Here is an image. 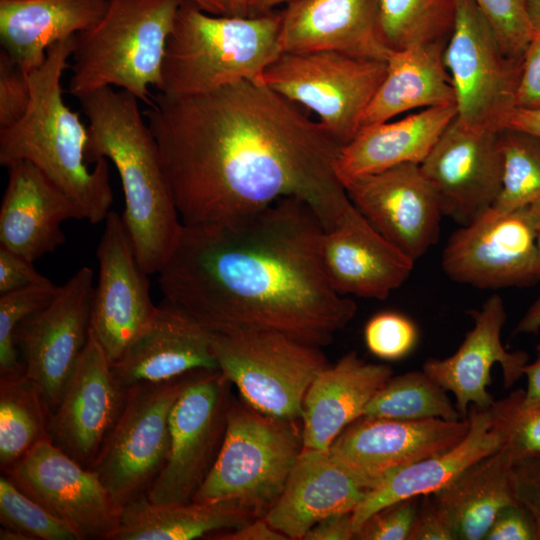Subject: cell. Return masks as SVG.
<instances>
[{"label":"cell","mask_w":540,"mask_h":540,"mask_svg":"<svg viewBox=\"0 0 540 540\" xmlns=\"http://www.w3.org/2000/svg\"><path fill=\"white\" fill-rule=\"evenodd\" d=\"M144 115L183 224L297 197L329 230L352 204L336 172L342 145L258 80L183 97L158 92Z\"/></svg>","instance_id":"1"},{"label":"cell","mask_w":540,"mask_h":540,"mask_svg":"<svg viewBox=\"0 0 540 540\" xmlns=\"http://www.w3.org/2000/svg\"><path fill=\"white\" fill-rule=\"evenodd\" d=\"M324 232L297 197L225 222L182 223L160 290L211 333L275 332L322 348L357 311L327 277Z\"/></svg>","instance_id":"2"},{"label":"cell","mask_w":540,"mask_h":540,"mask_svg":"<svg viewBox=\"0 0 540 540\" xmlns=\"http://www.w3.org/2000/svg\"><path fill=\"white\" fill-rule=\"evenodd\" d=\"M78 100L88 120L87 161L104 158L114 164L125 199L121 218L135 255L147 274L158 273L176 244L182 221L140 100L111 86Z\"/></svg>","instance_id":"3"},{"label":"cell","mask_w":540,"mask_h":540,"mask_svg":"<svg viewBox=\"0 0 540 540\" xmlns=\"http://www.w3.org/2000/svg\"><path fill=\"white\" fill-rule=\"evenodd\" d=\"M75 35L52 45L44 63L29 74L31 99L24 115L0 129V164L35 165L92 224L105 221L113 202L107 159L88 167V129L65 103L62 77Z\"/></svg>","instance_id":"4"},{"label":"cell","mask_w":540,"mask_h":540,"mask_svg":"<svg viewBox=\"0 0 540 540\" xmlns=\"http://www.w3.org/2000/svg\"><path fill=\"white\" fill-rule=\"evenodd\" d=\"M280 24V12L211 15L186 0L166 43L158 92L183 97L240 80H258L282 52Z\"/></svg>","instance_id":"5"},{"label":"cell","mask_w":540,"mask_h":540,"mask_svg":"<svg viewBox=\"0 0 540 540\" xmlns=\"http://www.w3.org/2000/svg\"><path fill=\"white\" fill-rule=\"evenodd\" d=\"M186 0H107L102 17L75 35L68 93L79 98L116 86L149 104L166 43Z\"/></svg>","instance_id":"6"},{"label":"cell","mask_w":540,"mask_h":540,"mask_svg":"<svg viewBox=\"0 0 540 540\" xmlns=\"http://www.w3.org/2000/svg\"><path fill=\"white\" fill-rule=\"evenodd\" d=\"M295 422L229 401L220 449L191 501L233 503L254 518L264 517L304 449Z\"/></svg>","instance_id":"7"},{"label":"cell","mask_w":540,"mask_h":540,"mask_svg":"<svg viewBox=\"0 0 540 540\" xmlns=\"http://www.w3.org/2000/svg\"><path fill=\"white\" fill-rule=\"evenodd\" d=\"M386 72L387 61L340 51L281 52L258 81L314 111L320 124L344 146L359 132Z\"/></svg>","instance_id":"8"},{"label":"cell","mask_w":540,"mask_h":540,"mask_svg":"<svg viewBox=\"0 0 540 540\" xmlns=\"http://www.w3.org/2000/svg\"><path fill=\"white\" fill-rule=\"evenodd\" d=\"M212 335L218 369L248 405L277 419H301L310 384L330 365L320 347L275 332Z\"/></svg>","instance_id":"9"},{"label":"cell","mask_w":540,"mask_h":540,"mask_svg":"<svg viewBox=\"0 0 540 540\" xmlns=\"http://www.w3.org/2000/svg\"><path fill=\"white\" fill-rule=\"evenodd\" d=\"M192 372L126 388L120 414L89 467L119 506L145 494L165 466L170 413Z\"/></svg>","instance_id":"10"},{"label":"cell","mask_w":540,"mask_h":540,"mask_svg":"<svg viewBox=\"0 0 540 540\" xmlns=\"http://www.w3.org/2000/svg\"><path fill=\"white\" fill-rule=\"evenodd\" d=\"M443 59L455 91L457 120L474 130L505 129L517 108L522 59L504 52L473 0H456Z\"/></svg>","instance_id":"11"},{"label":"cell","mask_w":540,"mask_h":540,"mask_svg":"<svg viewBox=\"0 0 540 540\" xmlns=\"http://www.w3.org/2000/svg\"><path fill=\"white\" fill-rule=\"evenodd\" d=\"M228 383L218 369L192 372L170 413L169 455L145 493L151 503L172 505L192 500L223 440Z\"/></svg>","instance_id":"12"},{"label":"cell","mask_w":540,"mask_h":540,"mask_svg":"<svg viewBox=\"0 0 540 540\" xmlns=\"http://www.w3.org/2000/svg\"><path fill=\"white\" fill-rule=\"evenodd\" d=\"M442 269L454 282L479 289L540 283V259L528 207H491L449 237Z\"/></svg>","instance_id":"13"},{"label":"cell","mask_w":540,"mask_h":540,"mask_svg":"<svg viewBox=\"0 0 540 540\" xmlns=\"http://www.w3.org/2000/svg\"><path fill=\"white\" fill-rule=\"evenodd\" d=\"M3 473L25 494L72 526L82 539L108 540L119 524L122 507L98 475L50 437L38 441Z\"/></svg>","instance_id":"14"},{"label":"cell","mask_w":540,"mask_h":540,"mask_svg":"<svg viewBox=\"0 0 540 540\" xmlns=\"http://www.w3.org/2000/svg\"><path fill=\"white\" fill-rule=\"evenodd\" d=\"M93 278L91 268L81 267L46 307L23 320L14 332L25 375L40 388L51 411L89 337Z\"/></svg>","instance_id":"15"},{"label":"cell","mask_w":540,"mask_h":540,"mask_svg":"<svg viewBox=\"0 0 540 540\" xmlns=\"http://www.w3.org/2000/svg\"><path fill=\"white\" fill-rule=\"evenodd\" d=\"M345 189L373 227L414 261L437 243L444 215L420 164L404 163L364 175Z\"/></svg>","instance_id":"16"},{"label":"cell","mask_w":540,"mask_h":540,"mask_svg":"<svg viewBox=\"0 0 540 540\" xmlns=\"http://www.w3.org/2000/svg\"><path fill=\"white\" fill-rule=\"evenodd\" d=\"M500 132L474 130L455 117L420 164L444 216L466 225L494 206L502 187Z\"/></svg>","instance_id":"17"},{"label":"cell","mask_w":540,"mask_h":540,"mask_svg":"<svg viewBox=\"0 0 540 540\" xmlns=\"http://www.w3.org/2000/svg\"><path fill=\"white\" fill-rule=\"evenodd\" d=\"M524 394L523 389L494 401L485 408L469 407V430L450 449L390 472L353 510L357 534L374 513L397 501L434 493L481 459L499 450L508 440L512 412Z\"/></svg>","instance_id":"18"},{"label":"cell","mask_w":540,"mask_h":540,"mask_svg":"<svg viewBox=\"0 0 540 540\" xmlns=\"http://www.w3.org/2000/svg\"><path fill=\"white\" fill-rule=\"evenodd\" d=\"M99 276L91 306V331L115 362L146 326L156 307L147 273L135 255L121 216L110 211L97 247Z\"/></svg>","instance_id":"19"},{"label":"cell","mask_w":540,"mask_h":540,"mask_svg":"<svg viewBox=\"0 0 540 540\" xmlns=\"http://www.w3.org/2000/svg\"><path fill=\"white\" fill-rule=\"evenodd\" d=\"M469 426L468 417L449 421L361 416L334 440L329 453L375 488L390 472L450 449Z\"/></svg>","instance_id":"20"},{"label":"cell","mask_w":540,"mask_h":540,"mask_svg":"<svg viewBox=\"0 0 540 540\" xmlns=\"http://www.w3.org/2000/svg\"><path fill=\"white\" fill-rule=\"evenodd\" d=\"M126 395L90 329L87 343L51 413V440L89 468L114 426Z\"/></svg>","instance_id":"21"},{"label":"cell","mask_w":540,"mask_h":540,"mask_svg":"<svg viewBox=\"0 0 540 540\" xmlns=\"http://www.w3.org/2000/svg\"><path fill=\"white\" fill-rule=\"evenodd\" d=\"M321 248L327 277L343 296L386 299L407 281L415 265L353 203L325 230Z\"/></svg>","instance_id":"22"},{"label":"cell","mask_w":540,"mask_h":540,"mask_svg":"<svg viewBox=\"0 0 540 540\" xmlns=\"http://www.w3.org/2000/svg\"><path fill=\"white\" fill-rule=\"evenodd\" d=\"M470 314L474 326L456 352L446 358H429L422 369L455 396L462 419L467 418L470 406L485 408L494 403L487 387L496 363L501 366L504 387L510 388L524 376L523 369L529 360L525 351L509 352L502 344L507 314L499 295L488 297L480 310Z\"/></svg>","instance_id":"23"},{"label":"cell","mask_w":540,"mask_h":540,"mask_svg":"<svg viewBox=\"0 0 540 540\" xmlns=\"http://www.w3.org/2000/svg\"><path fill=\"white\" fill-rule=\"evenodd\" d=\"M212 340V333L195 318L165 300L111 364L112 372L127 388L140 382L173 379L194 370H217Z\"/></svg>","instance_id":"24"},{"label":"cell","mask_w":540,"mask_h":540,"mask_svg":"<svg viewBox=\"0 0 540 540\" xmlns=\"http://www.w3.org/2000/svg\"><path fill=\"white\" fill-rule=\"evenodd\" d=\"M374 486L330 455L304 448L264 518L288 539H304L323 518L353 510Z\"/></svg>","instance_id":"25"},{"label":"cell","mask_w":540,"mask_h":540,"mask_svg":"<svg viewBox=\"0 0 540 540\" xmlns=\"http://www.w3.org/2000/svg\"><path fill=\"white\" fill-rule=\"evenodd\" d=\"M8 184L0 208V245L34 262L65 243L62 224L82 219L72 201L35 165L7 167Z\"/></svg>","instance_id":"26"},{"label":"cell","mask_w":540,"mask_h":540,"mask_svg":"<svg viewBox=\"0 0 540 540\" xmlns=\"http://www.w3.org/2000/svg\"><path fill=\"white\" fill-rule=\"evenodd\" d=\"M281 13L282 52L334 50L387 61L377 0H293Z\"/></svg>","instance_id":"27"},{"label":"cell","mask_w":540,"mask_h":540,"mask_svg":"<svg viewBox=\"0 0 540 540\" xmlns=\"http://www.w3.org/2000/svg\"><path fill=\"white\" fill-rule=\"evenodd\" d=\"M392 376L390 366L367 363L356 351L323 369L303 400L304 448L328 451L341 432L363 416L367 404Z\"/></svg>","instance_id":"28"},{"label":"cell","mask_w":540,"mask_h":540,"mask_svg":"<svg viewBox=\"0 0 540 540\" xmlns=\"http://www.w3.org/2000/svg\"><path fill=\"white\" fill-rule=\"evenodd\" d=\"M455 105L431 107L398 121L362 127L342 146L336 172L350 181L404 163L421 164L456 117Z\"/></svg>","instance_id":"29"},{"label":"cell","mask_w":540,"mask_h":540,"mask_svg":"<svg viewBox=\"0 0 540 540\" xmlns=\"http://www.w3.org/2000/svg\"><path fill=\"white\" fill-rule=\"evenodd\" d=\"M107 0H0L2 49L28 74L57 42L92 27Z\"/></svg>","instance_id":"30"},{"label":"cell","mask_w":540,"mask_h":540,"mask_svg":"<svg viewBox=\"0 0 540 540\" xmlns=\"http://www.w3.org/2000/svg\"><path fill=\"white\" fill-rule=\"evenodd\" d=\"M446 45L436 42L392 52L385 78L362 117L361 128L417 108L455 105L452 79L443 59Z\"/></svg>","instance_id":"31"},{"label":"cell","mask_w":540,"mask_h":540,"mask_svg":"<svg viewBox=\"0 0 540 540\" xmlns=\"http://www.w3.org/2000/svg\"><path fill=\"white\" fill-rule=\"evenodd\" d=\"M514 460L506 443L432 493L449 514L457 539L484 540L498 511L516 502Z\"/></svg>","instance_id":"32"},{"label":"cell","mask_w":540,"mask_h":540,"mask_svg":"<svg viewBox=\"0 0 540 540\" xmlns=\"http://www.w3.org/2000/svg\"><path fill=\"white\" fill-rule=\"evenodd\" d=\"M256 519L228 502L156 505L145 494L122 507L108 540H191L221 529H236Z\"/></svg>","instance_id":"33"},{"label":"cell","mask_w":540,"mask_h":540,"mask_svg":"<svg viewBox=\"0 0 540 540\" xmlns=\"http://www.w3.org/2000/svg\"><path fill=\"white\" fill-rule=\"evenodd\" d=\"M51 409L25 371L0 375V467L4 472L50 437Z\"/></svg>","instance_id":"34"},{"label":"cell","mask_w":540,"mask_h":540,"mask_svg":"<svg viewBox=\"0 0 540 540\" xmlns=\"http://www.w3.org/2000/svg\"><path fill=\"white\" fill-rule=\"evenodd\" d=\"M378 32L391 51L448 42L454 29L456 0H377Z\"/></svg>","instance_id":"35"},{"label":"cell","mask_w":540,"mask_h":540,"mask_svg":"<svg viewBox=\"0 0 540 540\" xmlns=\"http://www.w3.org/2000/svg\"><path fill=\"white\" fill-rule=\"evenodd\" d=\"M446 392L423 370L392 376L367 404L363 416L457 421L462 417Z\"/></svg>","instance_id":"36"},{"label":"cell","mask_w":540,"mask_h":540,"mask_svg":"<svg viewBox=\"0 0 540 540\" xmlns=\"http://www.w3.org/2000/svg\"><path fill=\"white\" fill-rule=\"evenodd\" d=\"M500 144L502 187L493 207L502 211L526 208L540 200V136L505 128Z\"/></svg>","instance_id":"37"},{"label":"cell","mask_w":540,"mask_h":540,"mask_svg":"<svg viewBox=\"0 0 540 540\" xmlns=\"http://www.w3.org/2000/svg\"><path fill=\"white\" fill-rule=\"evenodd\" d=\"M0 521L34 540H83L69 524L50 513L5 475L0 477Z\"/></svg>","instance_id":"38"},{"label":"cell","mask_w":540,"mask_h":540,"mask_svg":"<svg viewBox=\"0 0 540 540\" xmlns=\"http://www.w3.org/2000/svg\"><path fill=\"white\" fill-rule=\"evenodd\" d=\"M60 287L51 281L0 294V375L25 371L18 360L14 332L23 320L46 307Z\"/></svg>","instance_id":"39"},{"label":"cell","mask_w":540,"mask_h":540,"mask_svg":"<svg viewBox=\"0 0 540 540\" xmlns=\"http://www.w3.org/2000/svg\"><path fill=\"white\" fill-rule=\"evenodd\" d=\"M492 27L504 52L522 59L534 34L525 0H473Z\"/></svg>","instance_id":"40"},{"label":"cell","mask_w":540,"mask_h":540,"mask_svg":"<svg viewBox=\"0 0 540 540\" xmlns=\"http://www.w3.org/2000/svg\"><path fill=\"white\" fill-rule=\"evenodd\" d=\"M365 343L369 351L384 360H398L415 347L418 331L406 316L395 311H382L366 323Z\"/></svg>","instance_id":"41"},{"label":"cell","mask_w":540,"mask_h":540,"mask_svg":"<svg viewBox=\"0 0 540 540\" xmlns=\"http://www.w3.org/2000/svg\"><path fill=\"white\" fill-rule=\"evenodd\" d=\"M421 496L397 501L371 515L360 527L356 539L408 540Z\"/></svg>","instance_id":"42"},{"label":"cell","mask_w":540,"mask_h":540,"mask_svg":"<svg viewBox=\"0 0 540 540\" xmlns=\"http://www.w3.org/2000/svg\"><path fill=\"white\" fill-rule=\"evenodd\" d=\"M30 99L29 74L1 49L0 129L17 122L26 112Z\"/></svg>","instance_id":"43"},{"label":"cell","mask_w":540,"mask_h":540,"mask_svg":"<svg viewBox=\"0 0 540 540\" xmlns=\"http://www.w3.org/2000/svg\"><path fill=\"white\" fill-rule=\"evenodd\" d=\"M524 398L513 410L506 442L514 462L540 458V402L525 404Z\"/></svg>","instance_id":"44"},{"label":"cell","mask_w":540,"mask_h":540,"mask_svg":"<svg viewBox=\"0 0 540 540\" xmlns=\"http://www.w3.org/2000/svg\"><path fill=\"white\" fill-rule=\"evenodd\" d=\"M512 484L515 500L530 515L540 540V459L514 462Z\"/></svg>","instance_id":"45"},{"label":"cell","mask_w":540,"mask_h":540,"mask_svg":"<svg viewBox=\"0 0 540 540\" xmlns=\"http://www.w3.org/2000/svg\"><path fill=\"white\" fill-rule=\"evenodd\" d=\"M421 498L408 540H457L448 512L433 494H424Z\"/></svg>","instance_id":"46"},{"label":"cell","mask_w":540,"mask_h":540,"mask_svg":"<svg viewBox=\"0 0 540 540\" xmlns=\"http://www.w3.org/2000/svg\"><path fill=\"white\" fill-rule=\"evenodd\" d=\"M49 282L32 261L0 245V294Z\"/></svg>","instance_id":"47"},{"label":"cell","mask_w":540,"mask_h":540,"mask_svg":"<svg viewBox=\"0 0 540 540\" xmlns=\"http://www.w3.org/2000/svg\"><path fill=\"white\" fill-rule=\"evenodd\" d=\"M484 540H537L533 521L517 502L501 508Z\"/></svg>","instance_id":"48"},{"label":"cell","mask_w":540,"mask_h":540,"mask_svg":"<svg viewBox=\"0 0 540 540\" xmlns=\"http://www.w3.org/2000/svg\"><path fill=\"white\" fill-rule=\"evenodd\" d=\"M517 108L540 109V29H536L521 61Z\"/></svg>","instance_id":"49"},{"label":"cell","mask_w":540,"mask_h":540,"mask_svg":"<svg viewBox=\"0 0 540 540\" xmlns=\"http://www.w3.org/2000/svg\"><path fill=\"white\" fill-rule=\"evenodd\" d=\"M356 539L352 512L329 515L316 523L304 536V540H351Z\"/></svg>","instance_id":"50"},{"label":"cell","mask_w":540,"mask_h":540,"mask_svg":"<svg viewBox=\"0 0 540 540\" xmlns=\"http://www.w3.org/2000/svg\"><path fill=\"white\" fill-rule=\"evenodd\" d=\"M218 540H286L264 517L256 518L228 533L214 535Z\"/></svg>","instance_id":"51"},{"label":"cell","mask_w":540,"mask_h":540,"mask_svg":"<svg viewBox=\"0 0 540 540\" xmlns=\"http://www.w3.org/2000/svg\"><path fill=\"white\" fill-rule=\"evenodd\" d=\"M506 128L540 136V109L516 108L509 117Z\"/></svg>","instance_id":"52"},{"label":"cell","mask_w":540,"mask_h":540,"mask_svg":"<svg viewBox=\"0 0 540 540\" xmlns=\"http://www.w3.org/2000/svg\"><path fill=\"white\" fill-rule=\"evenodd\" d=\"M537 356L531 363H527L523 373L527 378V388L525 390V404H535L540 402V342L536 346Z\"/></svg>","instance_id":"53"},{"label":"cell","mask_w":540,"mask_h":540,"mask_svg":"<svg viewBox=\"0 0 540 540\" xmlns=\"http://www.w3.org/2000/svg\"><path fill=\"white\" fill-rule=\"evenodd\" d=\"M540 332V296L527 309L514 329V334H537Z\"/></svg>","instance_id":"54"},{"label":"cell","mask_w":540,"mask_h":540,"mask_svg":"<svg viewBox=\"0 0 540 540\" xmlns=\"http://www.w3.org/2000/svg\"><path fill=\"white\" fill-rule=\"evenodd\" d=\"M293 0H247V17H256L273 11L282 4Z\"/></svg>","instance_id":"55"},{"label":"cell","mask_w":540,"mask_h":540,"mask_svg":"<svg viewBox=\"0 0 540 540\" xmlns=\"http://www.w3.org/2000/svg\"><path fill=\"white\" fill-rule=\"evenodd\" d=\"M225 16L247 17V0H222Z\"/></svg>","instance_id":"56"},{"label":"cell","mask_w":540,"mask_h":540,"mask_svg":"<svg viewBox=\"0 0 540 540\" xmlns=\"http://www.w3.org/2000/svg\"><path fill=\"white\" fill-rule=\"evenodd\" d=\"M529 214L535 233L536 245L540 259V200L528 206Z\"/></svg>","instance_id":"57"},{"label":"cell","mask_w":540,"mask_h":540,"mask_svg":"<svg viewBox=\"0 0 540 540\" xmlns=\"http://www.w3.org/2000/svg\"><path fill=\"white\" fill-rule=\"evenodd\" d=\"M525 6L534 29H540V0H525Z\"/></svg>","instance_id":"58"},{"label":"cell","mask_w":540,"mask_h":540,"mask_svg":"<svg viewBox=\"0 0 540 540\" xmlns=\"http://www.w3.org/2000/svg\"><path fill=\"white\" fill-rule=\"evenodd\" d=\"M196 5H198L204 11L214 14V15H223L224 6L222 0H191Z\"/></svg>","instance_id":"59"},{"label":"cell","mask_w":540,"mask_h":540,"mask_svg":"<svg viewBox=\"0 0 540 540\" xmlns=\"http://www.w3.org/2000/svg\"><path fill=\"white\" fill-rule=\"evenodd\" d=\"M1 540H34V538L27 533L11 527L2 526L0 529Z\"/></svg>","instance_id":"60"},{"label":"cell","mask_w":540,"mask_h":540,"mask_svg":"<svg viewBox=\"0 0 540 540\" xmlns=\"http://www.w3.org/2000/svg\"><path fill=\"white\" fill-rule=\"evenodd\" d=\"M540 459V458H539Z\"/></svg>","instance_id":"61"}]
</instances>
